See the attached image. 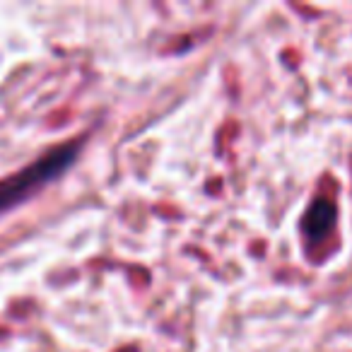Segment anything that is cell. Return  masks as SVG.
<instances>
[{
  "mask_svg": "<svg viewBox=\"0 0 352 352\" xmlns=\"http://www.w3.org/2000/svg\"><path fill=\"white\" fill-rule=\"evenodd\" d=\"M333 220H336V208L321 198L316 201L311 208H309L307 217H304V230H307V236L311 239H321V236L328 234V230L333 227Z\"/></svg>",
  "mask_w": 352,
  "mask_h": 352,
  "instance_id": "2",
  "label": "cell"
},
{
  "mask_svg": "<svg viewBox=\"0 0 352 352\" xmlns=\"http://www.w3.org/2000/svg\"><path fill=\"white\" fill-rule=\"evenodd\" d=\"M73 157H75V145H63L58 150H51L46 157H41L34 164L25 166L17 174L3 179L0 182V210H6V208L15 206V203L25 201L39 186H44L51 179H56L73 162Z\"/></svg>",
  "mask_w": 352,
  "mask_h": 352,
  "instance_id": "1",
  "label": "cell"
}]
</instances>
